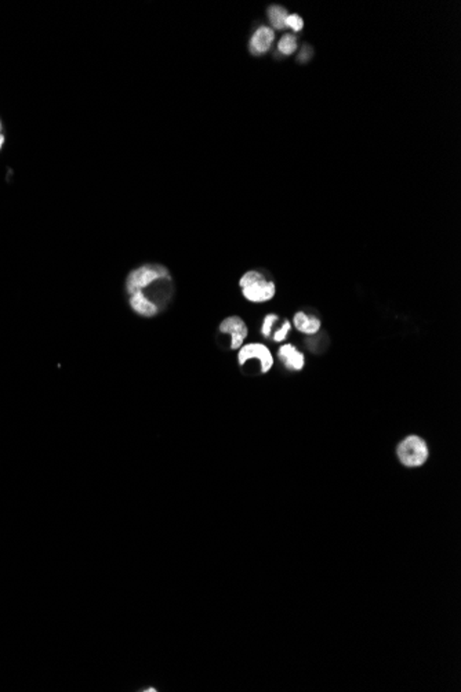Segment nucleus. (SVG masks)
<instances>
[{"label":"nucleus","mask_w":461,"mask_h":692,"mask_svg":"<svg viewBox=\"0 0 461 692\" xmlns=\"http://www.w3.org/2000/svg\"><path fill=\"white\" fill-rule=\"evenodd\" d=\"M268 15H269V21H271L273 28L283 29L286 27V18H287L286 8H283L280 6H272L268 10Z\"/></svg>","instance_id":"nucleus-10"},{"label":"nucleus","mask_w":461,"mask_h":692,"mask_svg":"<svg viewBox=\"0 0 461 692\" xmlns=\"http://www.w3.org/2000/svg\"><path fill=\"white\" fill-rule=\"evenodd\" d=\"M286 27H290L294 32H300L304 27V22L297 14H290L286 18Z\"/></svg>","instance_id":"nucleus-13"},{"label":"nucleus","mask_w":461,"mask_h":692,"mask_svg":"<svg viewBox=\"0 0 461 692\" xmlns=\"http://www.w3.org/2000/svg\"><path fill=\"white\" fill-rule=\"evenodd\" d=\"M396 455L399 462L406 467H420L430 456V449L427 442L418 436H407L396 446Z\"/></svg>","instance_id":"nucleus-3"},{"label":"nucleus","mask_w":461,"mask_h":692,"mask_svg":"<svg viewBox=\"0 0 461 692\" xmlns=\"http://www.w3.org/2000/svg\"><path fill=\"white\" fill-rule=\"evenodd\" d=\"M220 332L227 333L231 337V348L238 350L243 346L248 337V326L239 316H228L220 323Z\"/></svg>","instance_id":"nucleus-5"},{"label":"nucleus","mask_w":461,"mask_h":692,"mask_svg":"<svg viewBox=\"0 0 461 692\" xmlns=\"http://www.w3.org/2000/svg\"><path fill=\"white\" fill-rule=\"evenodd\" d=\"M278 49L285 56L293 54L296 52V49H297V41H296V38L293 35H285L280 39V42L278 45Z\"/></svg>","instance_id":"nucleus-11"},{"label":"nucleus","mask_w":461,"mask_h":692,"mask_svg":"<svg viewBox=\"0 0 461 692\" xmlns=\"http://www.w3.org/2000/svg\"><path fill=\"white\" fill-rule=\"evenodd\" d=\"M250 360H257L262 367V374L269 372L273 365V357L266 346L262 343H249L239 348L238 361L241 365H245Z\"/></svg>","instance_id":"nucleus-4"},{"label":"nucleus","mask_w":461,"mask_h":692,"mask_svg":"<svg viewBox=\"0 0 461 692\" xmlns=\"http://www.w3.org/2000/svg\"><path fill=\"white\" fill-rule=\"evenodd\" d=\"M293 323L297 330L305 334H315L321 329V321L317 316H310L303 311L294 315Z\"/></svg>","instance_id":"nucleus-9"},{"label":"nucleus","mask_w":461,"mask_h":692,"mask_svg":"<svg viewBox=\"0 0 461 692\" xmlns=\"http://www.w3.org/2000/svg\"><path fill=\"white\" fill-rule=\"evenodd\" d=\"M290 329H292V323H290L289 321H285V322L282 323V327H280L279 330H276V332L272 334V339H273L275 341H283V340L287 337V334H289Z\"/></svg>","instance_id":"nucleus-14"},{"label":"nucleus","mask_w":461,"mask_h":692,"mask_svg":"<svg viewBox=\"0 0 461 692\" xmlns=\"http://www.w3.org/2000/svg\"><path fill=\"white\" fill-rule=\"evenodd\" d=\"M243 296L252 303H264L275 296V284L259 271H248L239 281Z\"/></svg>","instance_id":"nucleus-1"},{"label":"nucleus","mask_w":461,"mask_h":692,"mask_svg":"<svg viewBox=\"0 0 461 692\" xmlns=\"http://www.w3.org/2000/svg\"><path fill=\"white\" fill-rule=\"evenodd\" d=\"M273 38H275V34L271 28L268 27H262L259 28L252 41H250V52L252 54L255 56H262L265 52L269 50L272 42H273Z\"/></svg>","instance_id":"nucleus-8"},{"label":"nucleus","mask_w":461,"mask_h":692,"mask_svg":"<svg viewBox=\"0 0 461 692\" xmlns=\"http://www.w3.org/2000/svg\"><path fill=\"white\" fill-rule=\"evenodd\" d=\"M129 303L133 310L141 316H155L159 314V306L153 303L149 297H146L142 292H134L129 295Z\"/></svg>","instance_id":"nucleus-6"},{"label":"nucleus","mask_w":461,"mask_h":692,"mask_svg":"<svg viewBox=\"0 0 461 692\" xmlns=\"http://www.w3.org/2000/svg\"><path fill=\"white\" fill-rule=\"evenodd\" d=\"M278 319H279V316L276 314H268L264 318L263 327H262L264 337H271L272 326L275 325V322H278Z\"/></svg>","instance_id":"nucleus-12"},{"label":"nucleus","mask_w":461,"mask_h":692,"mask_svg":"<svg viewBox=\"0 0 461 692\" xmlns=\"http://www.w3.org/2000/svg\"><path fill=\"white\" fill-rule=\"evenodd\" d=\"M3 142H4V135L1 134V122H0V149L3 147Z\"/></svg>","instance_id":"nucleus-15"},{"label":"nucleus","mask_w":461,"mask_h":692,"mask_svg":"<svg viewBox=\"0 0 461 692\" xmlns=\"http://www.w3.org/2000/svg\"><path fill=\"white\" fill-rule=\"evenodd\" d=\"M278 355H279L280 361L292 371H301L305 365L304 354L301 351H298L293 344H283L279 348Z\"/></svg>","instance_id":"nucleus-7"},{"label":"nucleus","mask_w":461,"mask_h":692,"mask_svg":"<svg viewBox=\"0 0 461 692\" xmlns=\"http://www.w3.org/2000/svg\"><path fill=\"white\" fill-rule=\"evenodd\" d=\"M170 279L166 267L159 264H145L133 270L126 279V290L129 295L138 290H145L155 284Z\"/></svg>","instance_id":"nucleus-2"}]
</instances>
